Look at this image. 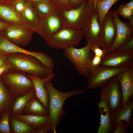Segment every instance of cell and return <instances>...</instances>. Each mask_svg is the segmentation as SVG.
<instances>
[{
    "label": "cell",
    "mask_w": 133,
    "mask_h": 133,
    "mask_svg": "<svg viewBox=\"0 0 133 133\" xmlns=\"http://www.w3.org/2000/svg\"><path fill=\"white\" fill-rule=\"evenodd\" d=\"M100 65L113 68L133 66V52L116 50L102 58Z\"/></svg>",
    "instance_id": "cell-13"
},
{
    "label": "cell",
    "mask_w": 133,
    "mask_h": 133,
    "mask_svg": "<svg viewBox=\"0 0 133 133\" xmlns=\"http://www.w3.org/2000/svg\"><path fill=\"white\" fill-rule=\"evenodd\" d=\"M109 12L113 16L116 25L117 35L113 45L109 48L105 50V55L116 50L133 37V27L129 23L124 22L120 19L117 9Z\"/></svg>",
    "instance_id": "cell-11"
},
{
    "label": "cell",
    "mask_w": 133,
    "mask_h": 133,
    "mask_svg": "<svg viewBox=\"0 0 133 133\" xmlns=\"http://www.w3.org/2000/svg\"><path fill=\"white\" fill-rule=\"evenodd\" d=\"M11 107L5 109L0 118V133H11L10 127L9 117Z\"/></svg>",
    "instance_id": "cell-28"
},
{
    "label": "cell",
    "mask_w": 133,
    "mask_h": 133,
    "mask_svg": "<svg viewBox=\"0 0 133 133\" xmlns=\"http://www.w3.org/2000/svg\"><path fill=\"white\" fill-rule=\"evenodd\" d=\"M51 80L47 81L44 84L49 95V114L47 124L50 132L56 133V127L59 126L66 114L63 109L65 101L73 96L82 94L87 89L75 90L66 92L61 91L54 87Z\"/></svg>",
    "instance_id": "cell-1"
},
{
    "label": "cell",
    "mask_w": 133,
    "mask_h": 133,
    "mask_svg": "<svg viewBox=\"0 0 133 133\" xmlns=\"http://www.w3.org/2000/svg\"><path fill=\"white\" fill-rule=\"evenodd\" d=\"M21 15L25 22L33 28L38 25L40 19L32 3L25 2L24 9Z\"/></svg>",
    "instance_id": "cell-26"
},
{
    "label": "cell",
    "mask_w": 133,
    "mask_h": 133,
    "mask_svg": "<svg viewBox=\"0 0 133 133\" xmlns=\"http://www.w3.org/2000/svg\"><path fill=\"white\" fill-rule=\"evenodd\" d=\"M12 116L30 126L38 128L48 123L49 115L41 116L20 114Z\"/></svg>",
    "instance_id": "cell-21"
},
{
    "label": "cell",
    "mask_w": 133,
    "mask_h": 133,
    "mask_svg": "<svg viewBox=\"0 0 133 133\" xmlns=\"http://www.w3.org/2000/svg\"><path fill=\"white\" fill-rule=\"evenodd\" d=\"M91 50L95 53V55L102 58L105 55V50L101 49L97 46H94L90 47Z\"/></svg>",
    "instance_id": "cell-34"
},
{
    "label": "cell",
    "mask_w": 133,
    "mask_h": 133,
    "mask_svg": "<svg viewBox=\"0 0 133 133\" xmlns=\"http://www.w3.org/2000/svg\"><path fill=\"white\" fill-rule=\"evenodd\" d=\"M116 76L121 87L122 107H123L133 97V66L120 73Z\"/></svg>",
    "instance_id": "cell-15"
},
{
    "label": "cell",
    "mask_w": 133,
    "mask_h": 133,
    "mask_svg": "<svg viewBox=\"0 0 133 133\" xmlns=\"http://www.w3.org/2000/svg\"><path fill=\"white\" fill-rule=\"evenodd\" d=\"M82 30L87 44L90 47L97 46L100 48H102L101 26L99 21L96 3L90 21L86 27Z\"/></svg>",
    "instance_id": "cell-12"
},
{
    "label": "cell",
    "mask_w": 133,
    "mask_h": 133,
    "mask_svg": "<svg viewBox=\"0 0 133 133\" xmlns=\"http://www.w3.org/2000/svg\"><path fill=\"white\" fill-rule=\"evenodd\" d=\"M28 76L33 83L36 97L45 107L49 110V95L44 84L47 81L53 79L55 77V74L53 73L48 77L42 78L33 76Z\"/></svg>",
    "instance_id": "cell-16"
},
{
    "label": "cell",
    "mask_w": 133,
    "mask_h": 133,
    "mask_svg": "<svg viewBox=\"0 0 133 133\" xmlns=\"http://www.w3.org/2000/svg\"><path fill=\"white\" fill-rule=\"evenodd\" d=\"M7 64H8L6 54L0 51V67Z\"/></svg>",
    "instance_id": "cell-37"
},
{
    "label": "cell",
    "mask_w": 133,
    "mask_h": 133,
    "mask_svg": "<svg viewBox=\"0 0 133 133\" xmlns=\"http://www.w3.org/2000/svg\"><path fill=\"white\" fill-rule=\"evenodd\" d=\"M0 77L15 98L34 89L31 79L21 71L10 68Z\"/></svg>",
    "instance_id": "cell-5"
},
{
    "label": "cell",
    "mask_w": 133,
    "mask_h": 133,
    "mask_svg": "<svg viewBox=\"0 0 133 133\" xmlns=\"http://www.w3.org/2000/svg\"><path fill=\"white\" fill-rule=\"evenodd\" d=\"M32 4L40 19L51 14L57 8L49 0H42Z\"/></svg>",
    "instance_id": "cell-24"
},
{
    "label": "cell",
    "mask_w": 133,
    "mask_h": 133,
    "mask_svg": "<svg viewBox=\"0 0 133 133\" xmlns=\"http://www.w3.org/2000/svg\"><path fill=\"white\" fill-rule=\"evenodd\" d=\"M119 15L124 18L129 20V24L133 27V10L130 9L124 5H122L117 9Z\"/></svg>",
    "instance_id": "cell-29"
},
{
    "label": "cell",
    "mask_w": 133,
    "mask_h": 133,
    "mask_svg": "<svg viewBox=\"0 0 133 133\" xmlns=\"http://www.w3.org/2000/svg\"><path fill=\"white\" fill-rule=\"evenodd\" d=\"M88 2L89 3L96 2L98 1H100L103 0H88Z\"/></svg>",
    "instance_id": "cell-43"
},
{
    "label": "cell",
    "mask_w": 133,
    "mask_h": 133,
    "mask_svg": "<svg viewBox=\"0 0 133 133\" xmlns=\"http://www.w3.org/2000/svg\"><path fill=\"white\" fill-rule=\"evenodd\" d=\"M5 36L10 41L17 46H25L31 41L34 32L33 28L27 22L19 23H8L3 30Z\"/></svg>",
    "instance_id": "cell-8"
},
{
    "label": "cell",
    "mask_w": 133,
    "mask_h": 133,
    "mask_svg": "<svg viewBox=\"0 0 133 133\" xmlns=\"http://www.w3.org/2000/svg\"><path fill=\"white\" fill-rule=\"evenodd\" d=\"M84 36L83 30L64 27L51 37L46 42L55 49H65L79 45Z\"/></svg>",
    "instance_id": "cell-6"
},
{
    "label": "cell",
    "mask_w": 133,
    "mask_h": 133,
    "mask_svg": "<svg viewBox=\"0 0 133 133\" xmlns=\"http://www.w3.org/2000/svg\"><path fill=\"white\" fill-rule=\"evenodd\" d=\"M133 98H132L129 99L125 106L110 113L111 120L113 131L118 122L121 120L126 121L128 127H130V121L133 113Z\"/></svg>",
    "instance_id": "cell-17"
},
{
    "label": "cell",
    "mask_w": 133,
    "mask_h": 133,
    "mask_svg": "<svg viewBox=\"0 0 133 133\" xmlns=\"http://www.w3.org/2000/svg\"><path fill=\"white\" fill-rule=\"evenodd\" d=\"M1 115H0V118L1 117Z\"/></svg>",
    "instance_id": "cell-45"
},
{
    "label": "cell",
    "mask_w": 133,
    "mask_h": 133,
    "mask_svg": "<svg viewBox=\"0 0 133 133\" xmlns=\"http://www.w3.org/2000/svg\"><path fill=\"white\" fill-rule=\"evenodd\" d=\"M0 18L7 23L26 22L12 5L0 3Z\"/></svg>",
    "instance_id": "cell-19"
},
{
    "label": "cell",
    "mask_w": 133,
    "mask_h": 133,
    "mask_svg": "<svg viewBox=\"0 0 133 133\" xmlns=\"http://www.w3.org/2000/svg\"><path fill=\"white\" fill-rule=\"evenodd\" d=\"M49 132L50 129L47 123L38 128L36 133H47Z\"/></svg>",
    "instance_id": "cell-36"
},
{
    "label": "cell",
    "mask_w": 133,
    "mask_h": 133,
    "mask_svg": "<svg viewBox=\"0 0 133 133\" xmlns=\"http://www.w3.org/2000/svg\"><path fill=\"white\" fill-rule=\"evenodd\" d=\"M41 0H25V2L33 3Z\"/></svg>",
    "instance_id": "cell-42"
},
{
    "label": "cell",
    "mask_w": 133,
    "mask_h": 133,
    "mask_svg": "<svg viewBox=\"0 0 133 133\" xmlns=\"http://www.w3.org/2000/svg\"><path fill=\"white\" fill-rule=\"evenodd\" d=\"M128 125L126 121L124 120H121L117 124L113 133H128Z\"/></svg>",
    "instance_id": "cell-31"
},
{
    "label": "cell",
    "mask_w": 133,
    "mask_h": 133,
    "mask_svg": "<svg viewBox=\"0 0 133 133\" xmlns=\"http://www.w3.org/2000/svg\"><path fill=\"white\" fill-rule=\"evenodd\" d=\"M25 4L24 0H14L12 3L16 11L20 15L24 9Z\"/></svg>",
    "instance_id": "cell-32"
},
{
    "label": "cell",
    "mask_w": 133,
    "mask_h": 133,
    "mask_svg": "<svg viewBox=\"0 0 133 133\" xmlns=\"http://www.w3.org/2000/svg\"><path fill=\"white\" fill-rule=\"evenodd\" d=\"M10 69L8 64L0 67V77Z\"/></svg>",
    "instance_id": "cell-39"
},
{
    "label": "cell",
    "mask_w": 133,
    "mask_h": 133,
    "mask_svg": "<svg viewBox=\"0 0 133 133\" xmlns=\"http://www.w3.org/2000/svg\"><path fill=\"white\" fill-rule=\"evenodd\" d=\"M102 58L94 55L90 63V66L91 68L96 67L100 65Z\"/></svg>",
    "instance_id": "cell-35"
},
{
    "label": "cell",
    "mask_w": 133,
    "mask_h": 133,
    "mask_svg": "<svg viewBox=\"0 0 133 133\" xmlns=\"http://www.w3.org/2000/svg\"><path fill=\"white\" fill-rule=\"evenodd\" d=\"M6 55L10 69L41 78L48 77L53 73V71L46 68L39 60L31 55L20 53Z\"/></svg>",
    "instance_id": "cell-2"
},
{
    "label": "cell",
    "mask_w": 133,
    "mask_h": 133,
    "mask_svg": "<svg viewBox=\"0 0 133 133\" xmlns=\"http://www.w3.org/2000/svg\"><path fill=\"white\" fill-rule=\"evenodd\" d=\"M23 112L26 114L38 115H49L48 110L46 108L35 95L28 102Z\"/></svg>",
    "instance_id": "cell-22"
},
{
    "label": "cell",
    "mask_w": 133,
    "mask_h": 133,
    "mask_svg": "<svg viewBox=\"0 0 133 133\" xmlns=\"http://www.w3.org/2000/svg\"><path fill=\"white\" fill-rule=\"evenodd\" d=\"M101 33L102 48L107 49L114 44L117 35L116 25L109 11L106 14L101 26Z\"/></svg>",
    "instance_id": "cell-14"
},
{
    "label": "cell",
    "mask_w": 133,
    "mask_h": 133,
    "mask_svg": "<svg viewBox=\"0 0 133 133\" xmlns=\"http://www.w3.org/2000/svg\"><path fill=\"white\" fill-rule=\"evenodd\" d=\"M64 27L60 10L57 8L51 14L40 19L38 25L33 29L46 42Z\"/></svg>",
    "instance_id": "cell-9"
},
{
    "label": "cell",
    "mask_w": 133,
    "mask_h": 133,
    "mask_svg": "<svg viewBox=\"0 0 133 133\" xmlns=\"http://www.w3.org/2000/svg\"><path fill=\"white\" fill-rule=\"evenodd\" d=\"M121 0H103L96 2L100 26L107 12L115 3Z\"/></svg>",
    "instance_id": "cell-27"
},
{
    "label": "cell",
    "mask_w": 133,
    "mask_h": 133,
    "mask_svg": "<svg viewBox=\"0 0 133 133\" xmlns=\"http://www.w3.org/2000/svg\"><path fill=\"white\" fill-rule=\"evenodd\" d=\"M117 50L128 52H133V37L125 44Z\"/></svg>",
    "instance_id": "cell-33"
},
{
    "label": "cell",
    "mask_w": 133,
    "mask_h": 133,
    "mask_svg": "<svg viewBox=\"0 0 133 133\" xmlns=\"http://www.w3.org/2000/svg\"><path fill=\"white\" fill-rule=\"evenodd\" d=\"M8 23L0 20V31H3L7 27Z\"/></svg>",
    "instance_id": "cell-40"
},
{
    "label": "cell",
    "mask_w": 133,
    "mask_h": 133,
    "mask_svg": "<svg viewBox=\"0 0 133 133\" xmlns=\"http://www.w3.org/2000/svg\"><path fill=\"white\" fill-rule=\"evenodd\" d=\"M129 67L113 68L100 65L92 68L87 79V89L100 87L108 82L112 77L128 69Z\"/></svg>",
    "instance_id": "cell-10"
},
{
    "label": "cell",
    "mask_w": 133,
    "mask_h": 133,
    "mask_svg": "<svg viewBox=\"0 0 133 133\" xmlns=\"http://www.w3.org/2000/svg\"><path fill=\"white\" fill-rule=\"evenodd\" d=\"M61 10H68L72 8L70 0H49Z\"/></svg>",
    "instance_id": "cell-30"
},
{
    "label": "cell",
    "mask_w": 133,
    "mask_h": 133,
    "mask_svg": "<svg viewBox=\"0 0 133 133\" xmlns=\"http://www.w3.org/2000/svg\"><path fill=\"white\" fill-rule=\"evenodd\" d=\"M11 3L12 5V3L14 0H9Z\"/></svg>",
    "instance_id": "cell-44"
},
{
    "label": "cell",
    "mask_w": 133,
    "mask_h": 133,
    "mask_svg": "<svg viewBox=\"0 0 133 133\" xmlns=\"http://www.w3.org/2000/svg\"><path fill=\"white\" fill-rule=\"evenodd\" d=\"M25 1L26 0H24Z\"/></svg>",
    "instance_id": "cell-46"
},
{
    "label": "cell",
    "mask_w": 133,
    "mask_h": 133,
    "mask_svg": "<svg viewBox=\"0 0 133 133\" xmlns=\"http://www.w3.org/2000/svg\"><path fill=\"white\" fill-rule=\"evenodd\" d=\"M96 3H89L87 0L76 8L68 10H60L64 27L84 30L90 21Z\"/></svg>",
    "instance_id": "cell-3"
},
{
    "label": "cell",
    "mask_w": 133,
    "mask_h": 133,
    "mask_svg": "<svg viewBox=\"0 0 133 133\" xmlns=\"http://www.w3.org/2000/svg\"><path fill=\"white\" fill-rule=\"evenodd\" d=\"M64 55L80 75L88 78L91 70V62L94 55L88 45L80 49L70 47L64 50Z\"/></svg>",
    "instance_id": "cell-4"
},
{
    "label": "cell",
    "mask_w": 133,
    "mask_h": 133,
    "mask_svg": "<svg viewBox=\"0 0 133 133\" xmlns=\"http://www.w3.org/2000/svg\"><path fill=\"white\" fill-rule=\"evenodd\" d=\"M87 0H70L72 8H76L84 1Z\"/></svg>",
    "instance_id": "cell-38"
},
{
    "label": "cell",
    "mask_w": 133,
    "mask_h": 133,
    "mask_svg": "<svg viewBox=\"0 0 133 133\" xmlns=\"http://www.w3.org/2000/svg\"><path fill=\"white\" fill-rule=\"evenodd\" d=\"M35 95L34 89L27 93L15 97L11 108L10 116H13L21 114L28 102Z\"/></svg>",
    "instance_id": "cell-20"
},
{
    "label": "cell",
    "mask_w": 133,
    "mask_h": 133,
    "mask_svg": "<svg viewBox=\"0 0 133 133\" xmlns=\"http://www.w3.org/2000/svg\"><path fill=\"white\" fill-rule=\"evenodd\" d=\"M100 114V123L97 133H111L113 131L109 107L104 101L100 100L97 104Z\"/></svg>",
    "instance_id": "cell-18"
},
{
    "label": "cell",
    "mask_w": 133,
    "mask_h": 133,
    "mask_svg": "<svg viewBox=\"0 0 133 133\" xmlns=\"http://www.w3.org/2000/svg\"><path fill=\"white\" fill-rule=\"evenodd\" d=\"M15 98L0 77V115L11 107Z\"/></svg>",
    "instance_id": "cell-23"
},
{
    "label": "cell",
    "mask_w": 133,
    "mask_h": 133,
    "mask_svg": "<svg viewBox=\"0 0 133 133\" xmlns=\"http://www.w3.org/2000/svg\"><path fill=\"white\" fill-rule=\"evenodd\" d=\"M100 87L99 98L100 100L106 102L110 113L122 107V92L116 76L112 77Z\"/></svg>",
    "instance_id": "cell-7"
},
{
    "label": "cell",
    "mask_w": 133,
    "mask_h": 133,
    "mask_svg": "<svg viewBox=\"0 0 133 133\" xmlns=\"http://www.w3.org/2000/svg\"><path fill=\"white\" fill-rule=\"evenodd\" d=\"M9 122L12 132L14 133H36L38 128L10 116Z\"/></svg>",
    "instance_id": "cell-25"
},
{
    "label": "cell",
    "mask_w": 133,
    "mask_h": 133,
    "mask_svg": "<svg viewBox=\"0 0 133 133\" xmlns=\"http://www.w3.org/2000/svg\"><path fill=\"white\" fill-rule=\"evenodd\" d=\"M124 5L130 9L133 10V0H131L128 2L126 3Z\"/></svg>",
    "instance_id": "cell-41"
}]
</instances>
